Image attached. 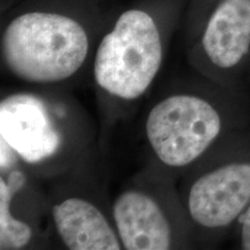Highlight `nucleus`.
I'll list each match as a JSON object with an SVG mask.
<instances>
[{
    "label": "nucleus",
    "instance_id": "obj_10",
    "mask_svg": "<svg viewBox=\"0 0 250 250\" xmlns=\"http://www.w3.org/2000/svg\"><path fill=\"white\" fill-rule=\"evenodd\" d=\"M234 226L237 228V236H239V248L250 250V204L248 208L240 215Z\"/></svg>",
    "mask_w": 250,
    "mask_h": 250
},
{
    "label": "nucleus",
    "instance_id": "obj_6",
    "mask_svg": "<svg viewBox=\"0 0 250 250\" xmlns=\"http://www.w3.org/2000/svg\"><path fill=\"white\" fill-rule=\"evenodd\" d=\"M179 189L195 245L201 235L235 225L250 204V156L208 164L205 159L184 173Z\"/></svg>",
    "mask_w": 250,
    "mask_h": 250
},
{
    "label": "nucleus",
    "instance_id": "obj_3",
    "mask_svg": "<svg viewBox=\"0 0 250 250\" xmlns=\"http://www.w3.org/2000/svg\"><path fill=\"white\" fill-rule=\"evenodd\" d=\"M228 125L226 109L212 93L196 86L171 88L149 105L143 120L149 166L181 177L208 155Z\"/></svg>",
    "mask_w": 250,
    "mask_h": 250
},
{
    "label": "nucleus",
    "instance_id": "obj_7",
    "mask_svg": "<svg viewBox=\"0 0 250 250\" xmlns=\"http://www.w3.org/2000/svg\"><path fill=\"white\" fill-rule=\"evenodd\" d=\"M76 171L61 176L48 199L49 220L59 243L68 250L123 249L111 208L98 193L79 186Z\"/></svg>",
    "mask_w": 250,
    "mask_h": 250
},
{
    "label": "nucleus",
    "instance_id": "obj_8",
    "mask_svg": "<svg viewBox=\"0 0 250 250\" xmlns=\"http://www.w3.org/2000/svg\"><path fill=\"white\" fill-rule=\"evenodd\" d=\"M250 56V0H220L190 51V64L219 85H228Z\"/></svg>",
    "mask_w": 250,
    "mask_h": 250
},
{
    "label": "nucleus",
    "instance_id": "obj_5",
    "mask_svg": "<svg viewBox=\"0 0 250 250\" xmlns=\"http://www.w3.org/2000/svg\"><path fill=\"white\" fill-rule=\"evenodd\" d=\"M175 177L149 167L112 199L111 215L125 250L188 249L193 234Z\"/></svg>",
    "mask_w": 250,
    "mask_h": 250
},
{
    "label": "nucleus",
    "instance_id": "obj_2",
    "mask_svg": "<svg viewBox=\"0 0 250 250\" xmlns=\"http://www.w3.org/2000/svg\"><path fill=\"white\" fill-rule=\"evenodd\" d=\"M94 51L86 24L59 11L33 9L1 31V67L31 88H59L90 71Z\"/></svg>",
    "mask_w": 250,
    "mask_h": 250
},
{
    "label": "nucleus",
    "instance_id": "obj_4",
    "mask_svg": "<svg viewBox=\"0 0 250 250\" xmlns=\"http://www.w3.org/2000/svg\"><path fill=\"white\" fill-rule=\"evenodd\" d=\"M165 56L158 19L147 9H125L95 46L90 74L99 96L114 110L139 101L160 74Z\"/></svg>",
    "mask_w": 250,
    "mask_h": 250
},
{
    "label": "nucleus",
    "instance_id": "obj_9",
    "mask_svg": "<svg viewBox=\"0 0 250 250\" xmlns=\"http://www.w3.org/2000/svg\"><path fill=\"white\" fill-rule=\"evenodd\" d=\"M29 180L22 167H15L0 175V249L21 250L33 248L42 239L40 224L22 210L20 190ZM36 218H39L35 215Z\"/></svg>",
    "mask_w": 250,
    "mask_h": 250
},
{
    "label": "nucleus",
    "instance_id": "obj_1",
    "mask_svg": "<svg viewBox=\"0 0 250 250\" xmlns=\"http://www.w3.org/2000/svg\"><path fill=\"white\" fill-rule=\"evenodd\" d=\"M52 88L18 90L0 102L1 173L22 167L52 179L81 169L90 134L79 108Z\"/></svg>",
    "mask_w": 250,
    "mask_h": 250
}]
</instances>
